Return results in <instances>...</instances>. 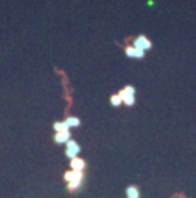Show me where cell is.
<instances>
[{"instance_id": "cell-1", "label": "cell", "mask_w": 196, "mask_h": 198, "mask_svg": "<svg viewBox=\"0 0 196 198\" xmlns=\"http://www.w3.org/2000/svg\"><path fill=\"white\" fill-rule=\"evenodd\" d=\"M64 178H65L66 183H68V189L70 192H79L83 188V185H84V172L70 170V171L65 172Z\"/></svg>"}, {"instance_id": "cell-2", "label": "cell", "mask_w": 196, "mask_h": 198, "mask_svg": "<svg viewBox=\"0 0 196 198\" xmlns=\"http://www.w3.org/2000/svg\"><path fill=\"white\" fill-rule=\"evenodd\" d=\"M119 95L126 106H134V104H135V87L134 86H126L124 90L120 91Z\"/></svg>"}, {"instance_id": "cell-3", "label": "cell", "mask_w": 196, "mask_h": 198, "mask_svg": "<svg viewBox=\"0 0 196 198\" xmlns=\"http://www.w3.org/2000/svg\"><path fill=\"white\" fill-rule=\"evenodd\" d=\"M80 151H82L80 146H79L78 142H75L74 139H70L68 143L65 145V155H66V157L70 159V160L78 157Z\"/></svg>"}, {"instance_id": "cell-4", "label": "cell", "mask_w": 196, "mask_h": 198, "mask_svg": "<svg viewBox=\"0 0 196 198\" xmlns=\"http://www.w3.org/2000/svg\"><path fill=\"white\" fill-rule=\"evenodd\" d=\"M131 46H134L135 49H138V50H142V51L145 53V51H148V50L152 49V41L146 39L144 35H139L136 39L132 41Z\"/></svg>"}, {"instance_id": "cell-5", "label": "cell", "mask_w": 196, "mask_h": 198, "mask_svg": "<svg viewBox=\"0 0 196 198\" xmlns=\"http://www.w3.org/2000/svg\"><path fill=\"white\" fill-rule=\"evenodd\" d=\"M125 54L127 58H131V59H143L145 56V53L142 50H138L134 46H127L125 49Z\"/></svg>"}, {"instance_id": "cell-6", "label": "cell", "mask_w": 196, "mask_h": 198, "mask_svg": "<svg viewBox=\"0 0 196 198\" xmlns=\"http://www.w3.org/2000/svg\"><path fill=\"white\" fill-rule=\"evenodd\" d=\"M70 139H71L70 131H68V132H60V133H56L54 135V141L56 142L57 145H66Z\"/></svg>"}, {"instance_id": "cell-7", "label": "cell", "mask_w": 196, "mask_h": 198, "mask_svg": "<svg viewBox=\"0 0 196 198\" xmlns=\"http://www.w3.org/2000/svg\"><path fill=\"white\" fill-rule=\"evenodd\" d=\"M70 168L74 171H82L83 172L85 169V161L80 157H75V159L70 160Z\"/></svg>"}, {"instance_id": "cell-8", "label": "cell", "mask_w": 196, "mask_h": 198, "mask_svg": "<svg viewBox=\"0 0 196 198\" xmlns=\"http://www.w3.org/2000/svg\"><path fill=\"white\" fill-rule=\"evenodd\" d=\"M64 121L66 123V125L69 127V129H71V128H78L79 125H80V119H79V118H77V116H68Z\"/></svg>"}, {"instance_id": "cell-9", "label": "cell", "mask_w": 196, "mask_h": 198, "mask_svg": "<svg viewBox=\"0 0 196 198\" xmlns=\"http://www.w3.org/2000/svg\"><path fill=\"white\" fill-rule=\"evenodd\" d=\"M126 197L127 198H140V192L135 185H129L126 188Z\"/></svg>"}, {"instance_id": "cell-10", "label": "cell", "mask_w": 196, "mask_h": 198, "mask_svg": "<svg viewBox=\"0 0 196 198\" xmlns=\"http://www.w3.org/2000/svg\"><path fill=\"white\" fill-rule=\"evenodd\" d=\"M52 127H54V129H55V132H56V133H60V132H68V131H70L69 127L66 125V123H65V121H55Z\"/></svg>"}, {"instance_id": "cell-11", "label": "cell", "mask_w": 196, "mask_h": 198, "mask_svg": "<svg viewBox=\"0 0 196 198\" xmlns=\"http://www.w3.org/2000/svg\"><path fill=\"white\" fill-rule=\"evenodd\" d=\"M109 104H111L113 108L121 106V105H122V100H121L120 95H119V94H117V95H112L111 97H109Z\"/></svg>"}]
</instances>
